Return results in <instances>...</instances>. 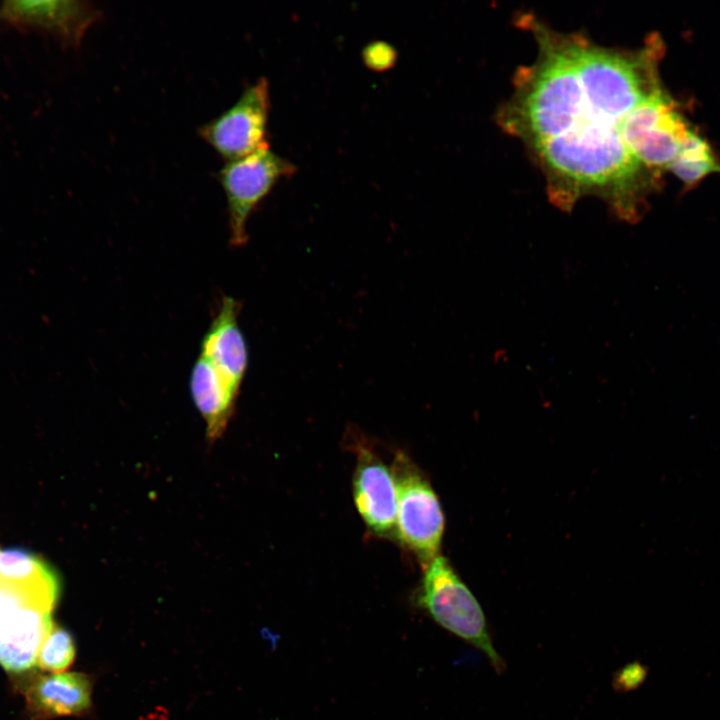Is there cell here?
Listing matches in <instances>:
<instances>
[{
    "label": "cell",
    "instance_id": "6da1fadb",
    "mask_svg": "<svg viewBox=\"0 0 720 720\" xmlns=\"http://www.w3.org/2000/svg\"><path fill=\"white\" fill-rule=\"evenodd\" d=\"M519 24L537 43L535 60L519 67L498 122L517 137L542 171L554 205L571 210L587 196L603 200L622 221L638 222L661 173L633 153L630 121L663 90L658 35L643 47L601 46L524 15Z\"/></svg>",
    "mask_w": 720,
    "mask_h": 720
},
{
    "label": "cell",
    "instance_id": "7a4b0ae2",
    "mask_svg": "<svg viewBox=\"0 0 720 720\" xmlns=\"http://www.w3.org/2000/svg\"><path fill=\"white\" fill-rule=\"evenodd\" d=\"M417 605L441 627L481 650L501 673L505 662L495 649L484 611L447 558L436 556L424 569Z\"/></svg>",
    "mask_w": 720,
    "mask_h": 720
},
{
    "label": "cell",
    "instance_id": "3957f363",
    "mask_svg": "<svg viewBox=\"0 0 720 720\" xmlns=\"http://www.w3.org/2000/svg\"><path fill=\"white\" fill-rule=\"evenodd\" d=\"M396 491V539L423 569L439 555L444 533L443 510L430 481L404 453L391 466Z\"/></svg>",
    "mask_w": 720,
    "mask_h": 720
},
{
    "label": "cell",
    "instance_id": "277c9868",
    "mask_svg": "<svg viewBox=\"0 0 720 720\" xmlns=\"http://www.w3.org/2000/svg\"><path fill=\"white\" fill-rule=\"evenodd\" d=\"M296 166L269 148L226 162L217 174L224 191L229 241L241 247L248 241L247 223L257 206L281 180L292 176Z\"/></svg>",
    "mask_w": 720,
    "mask_h": 720
},
{
    "label": "cell",
    "instance_id": "5b68a950",
    "mask_svg": "<svg viewBox=\"0 0 720 720\" xmlns=\"http://www.w3.org/2000/svg\"><path fill=\"white\" fill-rule=\"evenodd\" d=\"M269 111V83L261 77L232 106L203 124L198 133L226 162L239 159L269 148Z\"/></svg>",
    "mask_w": 720,
    "mask_h": 720
},
{
    "label": "cell",
    "instance_id": "8992f818",
    "mask_svg": "<svg viewBox=\"0 0 720 720\" xmlns=\"http://www.w3.org/2000/svg\"><path fill=\"white\" fill-rule=\"evenodd\" d=\"M101 18V10L81 0H10L0 4V31L47 36L65 49L78 48L88 29Z\"/></svg>",
    "mask_w": 720,
    "mask_h": 720
},
{
    "label": "cell",
    "instance_id": "52a82bcc",
    "mask_svg": "<svg viewBox=\"0 0 720 720\" xmlns=\"http://www.w3.org/2000/svg\"><path fill=\"white\" fill-rule=\"evenodd\" d=\"M353 499L367 528L396 539L397 491L392 468L369 447L357 445Z\"/></svg>",
    "mask_w": 720,
    "mask_h": 720
},
{
    "label": "cell",
    "instance_id": "ba28073f",
    "mask_svg": "<svg viewBox=\"0 0 720 720\" xmlns=\"http://www.w3.org/2000/svg\"><path fill=\"white\" fill-rule=\"evenodd\" d=\"M240 312L238 300L223 296L201 341L199 353L239 390L248 367L247 343L238 320Z\"/></svg>",
    "mask_w": 720,
    "mask_h": 720
},
{
    "label": "cell",
    "instance_id": "9c48e42d",
    "mask_svg": "<svg viewBox=\"0 0 720 720\" xmlns=\"http://www.w3.org/2000/svg\"><path fill=\"white\" fill-rule=\"evenodd\" d=\"M53 626L52 609L40 605H21L1 614L0 665L12 673L30 670Z\"/></svg>",
    "mask_w": 720,
    "mask_h": 720
},
{
    "label": "cell",
    "instance_id": "30bf717a",
    "mask_svg": "<svg viewBox=\"0 0 720 720\" xmlns=\"http://www.w3.org/2000/svg\"><path fill=\"white\" fill-rule=\"evenodd\" d=\"M25 695L35 719L81 715L91 705V682L82 673H52L37 677Z\"/></svg>",
    "mask_w": 720,
    "mask_h": 720
},
{
    "label": "cell",
    "instance_id": "8fae6325",
    "mask_svg": "<svg viewBox=\"0 0 720 720\" xmlns=\"http://www.w3.org/2000/svg\"><path fill=\"white\" fill-rule=\"evenodd\" d=\"M189 385L193 402L205 421L208 438H219L233 415L240 390L200 355L192 367Z\"/></svg>",
    "mask_w": 720,
    "mask_h": 720
},
{
    "label": "cell",
    "instance_id": "7c38bea8",
    "mask_svg": "<svg viewBox=\"0 0 720 720\" xmlns=\"http://www.w3.org/2000/svg\"><path fill=\"white\" fill-rule=\"evenodd\" d=\"M0 581L26 589L59 591L58 577L47 562L18 547H0Z\"/></svg>",
    "mask_w": 720,
    "mask_h": 720
},
{
    "label": "cell",
    "instance_id": "4fadbf2b",
    "mask_svg": "<svg viewBox=\"0 0 720 720\" xmlns=\"http://www.w3.org/2000/svg\"><path fill=\"white\" fill-rule=\"evenodd\" d=\"M668 170L686 187H692L709 174L720 173V163L710 144L693 127Z\"/></svg>",
    "mask_w": 720,
    "mask_h": 720
},
{
    "label": "cell",
    "instance_id": "5bb4252c",
    "mask_svg": "<svg viewBox=\"0 0 720 720\" xmlns=\"http://www.w3.org/2000/svg\"><path fill=\"white\" fill-rule=\"evenodd\" d=\"M74 657L75 645L71 634L54 625L39 649L36 665L43 671L60 673L71 665Z\"/></svg>",
    "mask_w": 720,
    "mask_h": 720
},
{
    "label": "cell",
    "instance_id": "9a60e30c",
    "mask_svg": "<svg viewBox=\"0 0 720 720\" xmlns=\"http://www.w3.org/2000/svg\"><path fill=\"white\" fill-rule=\"evenodd\" d=\"M57 597L51 593L25 589L0 581V615L21 605H40L54 609Z\"/></svg>",
    "mask_w": 720,
    "mask_h": 720
},
{
    "label": "cell",
    "instance_id": "2e32d148",
    "mask_svg": "<svg viewBox=\"0 0 720 720\" xmlns=\"http://www.w3.org/2000/svg\"><path fill=\"white\" fill-rule=\"evenodd\" d=\"M364 63L374 71L390 69L397 58L396 50L388 43L375 41L368 44L362 52Z\"/></svg>",
    "mask_w": 720,
    "mask_h": 720
},
{
    "label": "cell",
    "instance_id": "e0dca14e",
    "mask_svg": "<svg viewBox=\"0 0 720 720\" xmlns=\"http://www.w3.org/2000/svg\"><path fill=\"white\" fill-rule=\"evenodd\" d=\"M646 669L639 663L623 668L616 676V687L624 691L637 688L646 677Z\"/></svg>",
    "mask_w": 720,
    "mask_h": 720
}]
</instances>
